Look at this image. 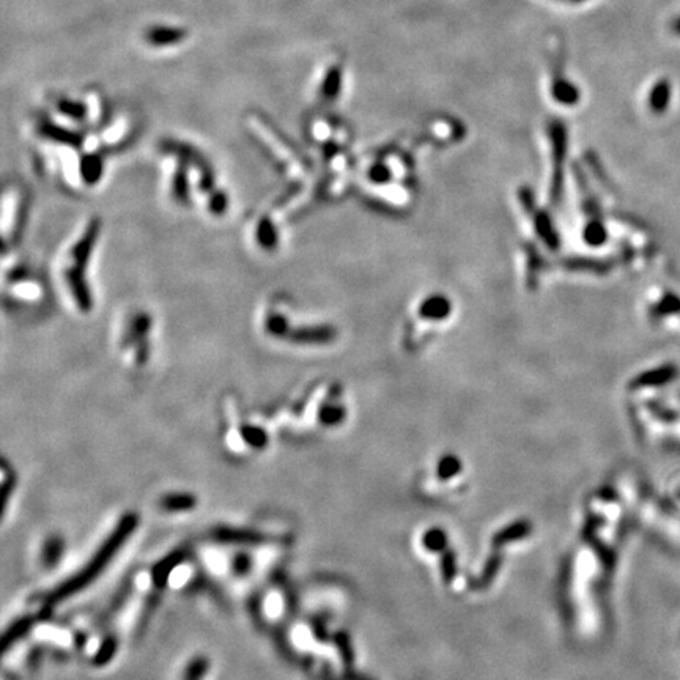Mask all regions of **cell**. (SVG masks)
I'll use <instances>...</instances> for the list:
<instances>
[{"label": "cell", "instance_id": "cell-1", "mask_svg": "<svg viewBox=\"0 0 680 680\" xmlns=\"http://www.w3.org/2000/svg\"><path fill=\"white\" fill-rule=\"evenodd\" d=\"M101 224L96 217L89 219L71 243L62 252L57 274L63 292L74 310L87 315L95 307V298L89 282V268L100 238Z\"/></svg>", "mask_w": 680, "mask_h": 680}, {"label": "cell", "instance_id": "cell-2", "mask_svg": "<svg viewBox=\"0 0 680 680\" xmlns=\"http://www.w3.org/2000/svg\"><path fill=\"white\" fill-rule=\"evenodd\" d=\"M247 128L256 136L262 148L267 150L268 156L274 161L276 165H279V169L288 178L303 180L307 175L309 167L304 156L299 154L298 148L279 129L274 128L269 120L262 117L260 114L252 112L247 118Z\"/></svg>", "mask_w": 680, "mask_h": 680}, {"label": "cell", "instance_id": "cell-3", "mask_svg": "<svg viewBox=\"0 0 680 680\" xmlns=\"http://www.w3.org/2000/svg\"><path fill=\"white\" fill-rule=\"evenodd\" d=\"M154 319L145 309H132L118 326L117 348L126 366L143 367L152 358Z\"/></svg>", "mask_w": 680, "mask_h": 680}, {"label": "cell", "instance_id": "cell-4", "mask_svg": "<svg viewBox=\"0 0 680 680\" xmlns=\"http://www.w3.org/2000/svg\"><path fill=\"white\" fill-rule=\"evenodd\" d=\"M5 293L11 301L18 304H37L43 298V285L24 265L13 260V265H5Z\"/></svg>", "mask_w": 680, "mask_h": 680}, {"label": "cell", "instance_id": "cell-5", "mask_svg": "<svg viewBox=\"0 0 680 680\" xmlns=\"http://www.w3.org/2000/svg\"><path fill=\"white\" fill-rule=\"evenodd\" d=\"M2 215L5 243H15L24 227L27 215V197L24 189L18 186L5 189Z\"/></svg>", "mask_w": 680, "mask_h": 680}, {"label": "cell", "instance_id": "cell-6", "mask_svg": "<svg viewBox=\"0 0 680 680\" xmlns=\"http://www.w3.org/2000/svg\"><path fill=\"white\" fill-rule=\"evenodd\" d=\"M280 219L274 213L265 211L253 221L251 227V240L256 247L263 252H273L279 247V222Z\"/></svg>", "mask_w": 680, "mask_h": 680}, {"label": "cell", "instance_id": "cell-7", "mask_svg": "<svg viewBox=\"0 0 680 680\" xmlns=\"http://www.w3.org/2000/svg\"><path fill=\"white\" fill-rule=\"evenodd\" d=\"M57 112H59L62 117H65L71 122H76L79 125H84L93 120V112H101V107L93 102L89 101H80V100H71V98H60L55 102Z\"/></svg>", "mask_w": 680, "mask_h": 680}, {"label": "cell", "instance_id": "cell-8", "mask_svg": "<svg viewBox=\"0 0 680 680\" xmlns=\"http://www.w3.org/2000/svg\"><path fill=\"white\" fill-rule=\"evenodd\" d=\"M188 37V32L180 27L158 26L150 27L145 32V42L153 48H169L183 43Z\"/></svg>", "mask_w": 680, "mask_h": 680}, {"label": "cell", "instance_id": "cell-9", "mask_svg": "<svg viewBox=\"0 0 680 680\" xmlns=\"http://www.w3.org/2000/svg\"><path fill=\"white\" fill-rule=\"evenodd\" d=\"M671 93H672V89H671V82L668 79H660L659 82H656L652 90H650V95H649V107H650V111L655 112V114H663L666 111L668 107H670V102H671Z\"/></svg>", "mask_w": 680, "mask_h": 680}, {"label": "cell", "instance_id": "cell-10", "mask_svg": "<svg viewBox=\"0 0 680 680\" xmlns=\"http://www.w3.org/2000/svg\"><path fill=\"white\" fill-rule=\"evenodd\" d=\"M340 87H342V70L337 66H332L331 70L326 73L325 79H323L320 95L325 101H331L339 95Z\"/></svg>", "mask_w": 680, "mask_h": 680}, {"label": "cell", "instance_id": "cell-11", "mask_svg": "<svg viewBox=\"0 0 680 680\" xmlns=\"http://www.w3.org/2000/svg\"><path fill=\"white\" fill-rule=\"evenodd\" d=\"M677 375H679L677 367L665 366L661 368H656V370L649 372L647 375L641 377V384H663V383L672 382Z\"/></svg>", "mask_w": 680, "mask_h": 680}, {"label": "cell", "instance_id": "cell-12", "mask_svg": "<svg viewBox=\"0 0 680 680\" xmlns=\"http://www.w3.org/2000/svg\"><path fill=\"white\" fill-rule=\"evenodd\" d=\"M553 93H555L559 101L567 102V105L575 102L576 98H578V91H576L573 85L566 82V80H559V82L555 85V89H553Z\"/></svg>", "mask_w": 680, "mask_h": 680}, {"label": "cell", "instance_id": "cell-13", "mask_svg": "<svg viewBox=\"0 0 680 680\" xmlns=\"http://www.w3.org/2000/svg\"><path fill=\"white\" fill-rule=\"evenodd\" d=\"M672 32L676 33V35H680V18L672 22Z\"/></svg>", "mask_w": 680, "mask_h": 680}]
</instances>
